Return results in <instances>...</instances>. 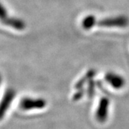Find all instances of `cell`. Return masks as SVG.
I'll list each match as a JSON object with an SVG mask.
<instances>
[{
	"label": "cell",
	"mask_w": 129,
	"mask_h": 129,
	"mask_svg": "<svg viewBox=\"0 0 129 129\" xmlns=\"http://www.w3.org/2000/svg\"><path fill=\"white\" fill-rule=\"evenodd\" d=\"M109 105L110 101L107 98L103 97L101 99L95 113V118L99 122L104 123L107 120L108 115Z\"/></svg>",
	"instance_id": "cell-4"
},
{
	"label": "cell",
	"mask_w": 129,
	"mask_h": 129,
	"mask_svg": "<svg viewBox=\"0 0 129 129\" xmlns=\"http://www.w3.org/2000/svg\"><path fill=\"white\" fill-rule=\"evenodd\" d=\"M129 24V19L125 16H117L96 19L95 25L101 27H126Z\"/></svg>",
	"instance_id": "cell-1"
},
{
	"label": "cell",
	"mask_w": 129,
	"mask_h": 129,
	"mask_svg": "<svg viewBox=\"0 0 129 129\" xmlns=\"http://www.w3.org/2000/svg\"><path fill=\"white\" fill-rule=\"evenodd\" d=\"M1 20L2 22L5 24V25H7L17 30H23L26 27V24L24 21L15 17H8L7 10L2 5L1 7Z\"/></svg>",
	"instance_id": "cell-3"
},
{
	"label": "cell",
	"mask_w": 129,
	"mask_h": 129,
	"mask_svg": "<svg viewBox=\"0 0 129 129\" xmlns=\"http://www.w3.org/2000/svg\"><path fill=\"white\" fill-rule=\"evenodd\" d=\"M95 74V71L94 70H90L87 72V73L85 74L83 78L79 80V81L75 85V88L76 89H82L83 85L86 83V82H89L91 79L93 78V76Z\"/></svg>",
	"instance_id": "cell-7"
},
{
	"label": "cell",
	"mask_w": 129,
	"mask_h": 129,
	"mask_svg": "<svg viewBox=\"0 0 129 129\" xmlns=\"http://www.w3.org/2000/svg\"><path fill=\"white\" fill-rule=\"evenodd\" d=\"M96 19H97L94 15H88L83 19L82 22V27L84 29L86 30L91 29L95 26Z\"/></svg>",
	"instance_id": "cell-8"
},
{
	"label": "cell",
	"mask_w": 129,
	"mask_h": 129,
	"mask_svg": "<svg viewBox=\"0 0 129 129\" xmlns=\"http://www.w3.org/2000/svg\"><path fill=\"white\" fill-rule=\"evenodd\" d=\"M47 105V102L42 98H24L21 100L19 107L24 111L42 109Z\"/></svg>",
	"instance_id": "cell-2"
},
{
	"label": "cell",
	"mask_w": 129,
	"mask_h": 129,
	"mask_svg": "<svg viewBox=\"0 0 129 129\" xmlns=\"http://www.w3.org/2000/svg\"><path fill=\"white\" fill-rule=\"evenodd\" d=\"M15 96V91L13 89H8L5 93V95L2 98V103H1V118H3L6 111L8 110L10 104L12 103V101Z\"/></svg>",
	"instance_id": "cell-6"
},
{
	"label": "cell",
	"mask_w": 129,
	"mask_h": 129,
	"mask_svg": "<svg viewBox=\"0 0 129 129\" xmlns=\"http://www.w3.org/2000/svg\"><path fill=\"white\" fill-rule=\"evenodd\" d=\"M106 82L115 89H120L125 85L124 78L114 73H108L105 76Z\"/></svg>",
	"instance_id": "cell-5"
}]
</instances>
